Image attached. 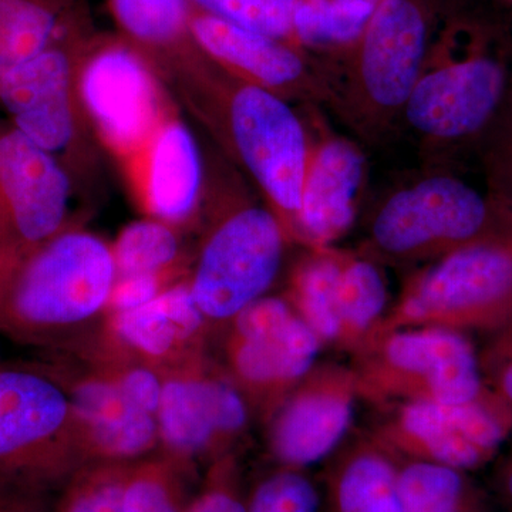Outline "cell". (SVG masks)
I'll list each match as a JSON object with an SVG mask.
<instances>
[{"label": "cell", "mask_w": 512, "mask_h": 512, "mask_svg": "<svg viewBox=\"0 0 512 512\" xmlns=\"http://www.w3.org/2000/svg\"><path fill=\"white\" fill-rule=\"evenodd\" d=\"M117 268L111 245L69 228L0 265V335L57 352L106 318Z\"/></svg>", "instance_id": "obj_1"}, {"label": "cell", "mask_w": 512, "mask_h": 512, "mask_svg": "<svg viewBox=\"0 0 512 512\" xmlns=\"http://www.w3.org/2000/svg\"><path fill=\"white\" fill-rule=\"evenodd\" d=\"M433 0H376L357 35L322 53L328 109L357 138L376 144L402 124L436 33Z\"/></svg>", "instance_id": "obj_2"}, {"label": "cell", "mask_w": 512, "mask_h": 512, "mask_svg": "<svg viewBox=\"0 0 512 512\" xmlns=\"http://www.w3.org/2000/svg\"><path fill=\"white\" fill-rule=\"evenodd\" d=\"M478 245H511L512 211L490 191L431 170L384 195L359 251L379 264H430Z\"/></svg>", "instance_id": "obj_3"}, {"label": "cell", "mask_w": 512, "mask_h": 512, "mask_svg": "<svg viewBox=\"0 0 512 512\" xmlns=\"http://www.w3.org/2000/svg\"><path fill=\"white\" fill-rule=\"evenodd\" d=\"M490 42L460 20L436 29L402 120L426 153L481 136L497 117L512 79L507 59Z\"/></svg>", "instance_id": "obj_4"}, {"label": "cell", "mask_w": 512, "mask_h": 512, "mask_svg": "<svg viewBox=\"0 0 512 512\" xmlns=\"http://www.w3.org/2000/svg\"><path fill=\"white\" fill-rule=\"evenodd\" d=\"M212 120L232 156L249 174L296 244L309 133L291 101L244 82L211 62L205 74Z\"/></svg>", "instance_id": "obj_5"}, {"label": "cell", "mask_w": 512, "mask_h": 512, "mask_svg": "<svg viewBox=\"0 0 512 512\" xmlns=\"http://www.w3.org/2000/svg\"><path fill=\"white\" fill-rule=\"evenodd\" d=\"M86 464L67 367L0 362V478L47 493Z\"/></svg>", "instance_id": "obj_6"}, {"label": "cell", "mask_w": 512, "mask_h": 512, "mask_svg": "<svg viewBox=\"0 0 512 512\" xmlns=\"http://www.w3.org/2000/svg\"><path fill=\"white\" fill-rule=\"evenodd\" d=\"M350 367L360 399L380 407L468 403L487 393L476 350L456 330L373 333L352 353Z\"/></svg>", "instance_id": "obj_7"}, {"label": "cell", "mask_w": 512, "mask_h": 512, "mask_svg": "<svg viewBox=\"0 0 512 512\" xmlns=\"http://www.w3.org/2000/svg\"><path fill=\"white\" fill-rule=\"evenodd\" d=\"M511 322L512 247L478 245L436 259L410 275L370 335L404 328L463 333L504 328Z\"/></svg>", "instance_id": "obj_8"}, {"label": "cell", "mask_w": 512, "mask_h": 512, "mask_svg": "<svg viewBox=\"0 0 512 512\" xmlns=\"http://www.w3.org/2000/svg\"><path fill=\"white\" fill-rule=\"evenodd\" d=\"M288 244L266 205L242 194L228 198L205 235L188 282L208 325L227 326L268 293Z\"/></svg>", "instance_id": "obj_9"}, {"label": "cell", "mask_w": 512, "mask_h": 512, "mask_svg": "<svg viewBox=\"0 0 512 512\" xmlns=\"http://www.w3.org/2000/svg\"><path fill=\"white\" fill-rule=\"evenodd\" d=\"M227 330L222 372L266 423L316 365L323 345L285 296H262Z\"/></svg>", "instance_id": "obj_10"}, {"label": "cell", "mask_w": 512, "mask_h": 512, "mask_svg": "<svg viewBox=\"0 0 512 512\" xmlns=\"http://www.w3.org/2000/svg\"><path fill=\"white\" fill-rule=\"evenodd\" d=\"M373 436L402 460L461 471L483 467L511 429L512 410L487 392L460 404L414 402L383 407Z\"/></svg>", "instance_id": "obj_11"}, {"label": "cell", "mask_w": 512, "mask_h": 512, "mask_svg": "<svg viewBox=\"0 0 512 512\" xmlns=\"http://www.w3.org/2000/svg\"><path fill=\"white\" fill-rule=\"evenodd\" d=\"M157 423L164 456L191 468L197 460L234 453L249 426V409L224 372L208 369L201 356L165 370Z\"/></svg>", "instance_id": "obj_12"}, {"label": "cell", "mask_w": 512, "mask_h": 512, "mask_svg": "<svg viewBox=\"0 0 512 512\" xmlns=\"http://www.w3.org/2000/svg\"><path fill=\"white\" fill-rule=\"evenodd\" d=\"M80 110L117 156L133 158L168 116L158 80L136 46L104 42L77 64Z\"/></svg>", "instance_id": "obj_13"}, {"label": "cell", "mask_w": 512, "mask_h": 512, "mask_svg": "<svg viewBox=\"0 0 512 512\" xmlns=\"http://www.w3.org/2000/svg\"><path fill=\"white\" fill-rule=\"evenodd\" d=\"M72 184L53 154L0 126V265L67 228Z\"/></svg>", "instance_id": "obj_14"}, {"label": "cell", "mask_w": 512, "mask_h": 512, "mask_svg": "<svg viewBox=\"0 0 512 512\" xmlns=\"http://www.w3.org/2000/svg\"><path fill=\"white\" fill-rule=\"evenodd\" d=\"M190 32L202 55L224 72L293 104L328 106V74L320 55L195 9Z\"/></svg>", "instance_id": "obj_15"}, {"label": "cell", "mask_w": 512, "mask_h": 512, "mask_svg": "<svg viewBox=\"0 0 512 512\" xmlns=\"http://www.w3.org/2000/svg\"><path fill=\"white\" fill-rule=\"evenodd\" d=\"M309 133L296 244L335 247L355 224L369 165L352 138L329 126L319 106H303Z\"/></svg>", "instance_id": "obj_16"}, {"label": "cell", "mask_w": 512, "mask_h": 512, "mask_svg": "<svg viewBox=\"0 0 512 512\" xmlns=\"http://www.w3.org/2000/svg\"><path fill=\"white\" fill-rule=\"evenodd\" d=\"M352 367L316 363L268 423V448L281 467L328 460L346 440L359 400Z\"/></svg>", "instance_id": "obj_17"}, {"label": "cell", "mask_w": 512, "mask_h": 512, "mask_svg": "<svg viewBox=\"0 0 512 512\" xmlns=\"http://www.w3.org/2000/svg\"><path fill=\"white\" fill-rule=\"evenodd\" d=\"M60 39L0 80V104L10 126L60 160L76 140L77 64Z\"/></svg>", "instance_id": "obj_18"}, {"label": "cell", "mask_w": 512, "mask_h": 512, "mask_svg": "<svg viewBox=\"0 0 512 512\" xmlns=\"http://www.w3.org/2000/svg\"><path fill=\"white\" fill-rule=\"evenodd\" d=\"M103 359L136 360L160 372L200 355L208 323L192 298L190 284L168 285L154 301L133 311L107 315Z\"/></svg>", "instance_id": "obj_19"}, {"label": "cell", "mask_w": 512, "mask_h": 512, "mask_svg": "<svg viewBox=\"0 0 512 512\" xmlns=\"http://www.w3.org/2000/svg\"><path fill=\"white\" fill-rule=\"evenodd\" d=\"M67 373L89 464L136 463L160 447L156 414L128 400L106 370Z\"/></svg>", "instance_id": "obj_20"}, {"label": "cell", "mask_w": 512, "mask_h": 512, "mask_svg": "<svg viewBox=\"0 0 512 512\" xmlns=\"http://www.w3.org/2000/svg\"><path fill=\"white\" fill-rule=\"evenodd\" d=\"M131 160L136 163L138 195L151 218L177 227L197 214L204 160L187 124L168 114Z\"/></svg>", "instance_id": "obj_21"}, {"label": "cell", "mask_w": 512, "mask_h": 512, "mask_svg": "<svg viewBox=\"0 0 512 512\" xmlns=\"http://www.w3.org/2000/svg\"><path fill=\"white\" fill-rule=\"evenodd\" d=\"M399 463L372 433L345 440L323 474L326 512H403Z\"/></svg>", "instance_id": "obj_22"}, {"label": "cell", "mask_w": 512, "mask_h": 512, "mask_svg": "<svg viewBox=\"0 0 512 512\" xmlns=\"http://www.w3.org/2000/svg\"><path fill=\"white\" fill-rule=\"evenodd\" d=\"M348 249H306L293 266L285 298L323 346L336 348L346 299Z\"/></svg>", "instance_id": "obj_23"}, {"label": "cell", "mask_w": 512, "mask_h": 512, "mask_svg": "<svg viewBox=\"0 0 512 512\" xmlns=\"http://www.w3.org/2000/svg\"><path fill=\"white\" fill-rule=\"evenodd\" d=\"M403 512H484V498L467 471L399 458Z\"/></svg>", "instance_id": "obj_24"}, {"label": "cell", "mask_w": 512, "mask_h": 512, "mask_svg": "<svg viewBox=\"0 0 512 512\" xmlns=\"http://www.w3.org/2000/svg\"><path fill=\"white\" fill-rule=\"evenodd\" d=\"M62 39V23L45 0H0V80Z\"/></svg>", "instance_id": "obj_25"}, {"label": "cell", "mask_w": 512, "mask_h": 512, "mask_svg": "<svg viewBox=\"0 0 512 512\" xmlns=\"http://www.w3.org/2000/svg\"><path fill=\"white\" fill-rule=\"evenodd\" d=\"M111 10L133 46L154 52L194 45L190 0H111Z\"/></svg>", "instance_id": "obj_26"}, {"label": "cell", "mask_w": 512, "mask_h": 512, "mask_svg": "<svg viewBox=\"0 0 512 512\" xmlns=\"http://www.w3.org/2000/svg\"><path fill=\"white\" fill-rule=\"evenodd\" d=\"M117 276L168 274L181 255L174 227L156 218L126 225L111 244Z\"/></svg>", "instance_id": "obj_27"}, {"label": "cell", "mask_w": 512, "mask_h": 512, "mask_svg": "<svg viewBox=\"0 0 512 512\" xmlns=\"http://www.w3.org/2000/svg\"><path fill=\"white\" fill-rule=\"evenodd\" d=\"M188 470L167 456L131 464L124 512H187L183 473Z\"/></svg>", "instance_id": "obj_28"}, {"label": "cell", "mask_w": 512, "mask_h": 512, "mask_svg": "<svg viewBox=\"0 0 512 512\" xmlns=\"http://www.w3.org/2000/svg\"><path fill=\"white\" fill-rule=\"evenodd\" d=\"M131 464H86L63 485L53 512H124Z\"/></svg>", "instance_id": "obj_29"}, {"label": "cell", "mask_w": 512, "mask_h": 512, "mask_svg": "<svg viewBox=\"0 0 512 512\" xmlns=\"http://www.w3.org/2000/svg\"><path fill=\"white\" fill-rule=\"evenodd\" d=\"M320 493L305 470L279 467L247 495V512H319Z\"/></svg>", "instance_id": "obj_30"}, {"label": "cell", "mask_w": 512, "mask_h": 512, "mask_svg": "<svg viewBox=\"0 0 512 512\" xmlns=\"http://www.w3.org/2000/svg\"><path fill=\"white\" fill-rule=\"evenodd\" d=\"M485 171L490 192L512 211V83L503 106L485 131Z\"/></svg>", "instance_id": "obj_31"}, {"label": "cell", "mask_w": 512, "mask_h": 512, "mask_svg": "<svg viewBox=\"0 0 512 512\" xmlns=\"http://www.w3.org/2000/svg\"><path fill=\"white\" fill-rule=\"evenodd\" d=\"M187 512H247V494L234 453L211 463L204 485Z\"/></svg>", "instance_id": "obj_32"}, {"label": "cell", "mask_w": 512, "mask_h": 512, "mask_svg": "<svg viewBox=\"0 0 512 512\" xmlns=\"http://www.w3.org/2000/svg\"><path fill=\"white\" fill-rule=\"evenodd\" d=\"M164 275L138 274L117 276L111 292L107 315L133 311L154 301L167 288ZM106 315V316H107Z\"/></svg>", "instance_id": "obj_33"}, {"label": "cell", "mask_w": 512, "mask_h": 512, "mask_svg": "<svg viewBox=\"0 0 512 512\" xmlns=\"http://www.w3.org/2000/svg\"><path fill=\"white\" fill-rule=\"evenodd\" d=\"M46 494L0 478V512H53Z\"/></svg>", "instance_id": "obj_34"}, {"label": "cell", "mask_w": 512, "mask_h": 512, "mask_svg": "<svg viewBox=\"0 0 512 512\" xmlns=\"http://www.w3.org/2000/svg\"><path fill=\"white\" fill-rule=\"evenodd\" d=\"M500 490L504 495V500L512 507V458L501 471Z\"/></svg>", "instance_id": "obj_35"}, {"label": "cell", "mask_w": 512, "mask_h": 512, "mask_svg": "<svg viewBox=\"0 0 512 512\" xmlns=\"http://www.w3.org/2000/svg\"><path fill=\"white\" fill-rule=\"evenodd\" d=\"M504 328H507V332H505L504 335L505 338L512 340V322L510 323V325L504 326Z\"/></svg>", "instance_id": "obj_36"}, {"label": "cell", "mask_w": 512, "mask_h": 512, "mask_svg": "<svg viewBox=\"0 0 512 512\" xmlns=\"http://www.w3.org/2000/svg\"><path fill=\"white\" fill-rule=\"evenodd\" d=\"M505 2H510V3H512V0H505Z\"/></svg>", "instance_id": "obj_37"}]
</instances>
